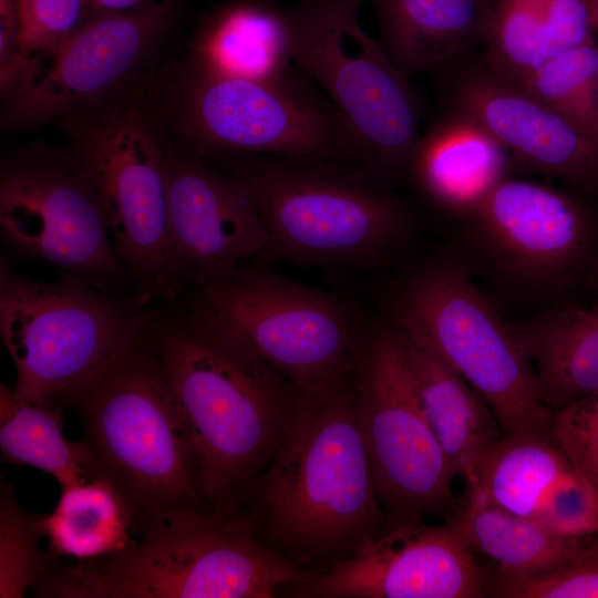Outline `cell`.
Returning a JSON list of instances; mask_svg holds the SVG:
<instances>
[{"mask_svg":"<svg viewBox=\"0 0 598 598\" xmlns=\"http://www.w3.org/2000/svg\"><path fill=\"white\" fill-rule=\"evenodd\" d=\"M151 338L194 447L204 499L236 512L287 437L302 390L186 318L152 320Z\"/></svg>","mask_w":598,"mask_h":598,"instance_id":"2","label":"cell"},{"mask_svg":"<svg viewBox=\"0 0 598 598\" xmlns=\"http://www.w3.org/2000/svg\"><path fill=\"white\" fill-rule=\"evenodd\" d=\"M97 13L125 12L147 7L158 0H92Z\"/></svg>","mask_w":598,"mask_h":598,"instance_id":"36","label":"cell"},{"mask_svg":"<svg viewBox=\"0 0 598 598\" xmlns=\"http://www.w3.org/2000/svg\"><path fill=\"white\" fill-rule=\"evenodd\" d=\"M452 102L524 165L598 190V141L518 85L484 66L455 82Z\"/></svg>","mask_w":598,"mask_h":598,"instance_id":"19","label":"cell"},{"mask_svg":"<svg viewBox=\"0 0 598 598\" xmlns=\"http://www.w3.org/2000/svg\"><path fill=\"white\" fill-rule=\"evenodd\" d=\"M466 487L556 534H598V495L551 430L501 434L482 454Z\"/></svg>","mask_w":598,"mask_h":598,"instance_id":"17","label":"cell"},{"mask_svg":"<svg viewBox=\"0 0 598 598\" xmlns=\"http://www.w3.org/2000/svg\"><path fill=\"white\" fill-rule=\"evenodd\" d=\"M298 69L279 80L214 74L187 61L154 91L163 121L195 156L277 154L359 165L348 124Z\"/></svg>","mask_w":598,"mask_h":598,"instance_id":"7","label":"cell"},{"mask_svg":"<svg viewBox=\"0 0 598 598\" xmlns=\"http://www.w3.org/2000/svg\"><path fill=\"white\" fill-rule=\"evenodd\" d=\"M41 70L22 50L18 0H0V92L4 102L25 89Z\"/></svg>","mask_w":598,"mask_h":598,"instance_id":"35","label":"cell"},{"mask_svg":"<svg viewBox=\"0 0 598 598\" xmlns=\"http://www.w3.org/2000/svg\"><path fill=\"white\" fill-rule=\"evenodd\" d=\"M221 166L248 194L267 230L260 262L358 272L388 264L413 233L409 205L359 165L231 154Z\"/></svg>","mask_w":598,"mask_h":598,"instance_id":"4","label":"cell"},{"mask_svg":"<svg viewBox=\"0 0 598 598\" xmlns=\"http://www.w3.org/2000/svg\"><path fill=\"white\" fill-rule=\"evenodd\" d=\"M464 379L493 411L502 434L550 430L535 370L488 300L456 265L440 261L409 278L394 317Z\"/></svg>","mask_w":598,"mask_h":598,"instance_id":"11","label":"cell"},{"mask_svg":"<svg viewBox=\"0 0 598 598\" xmlns=\"http://www.w3.org/2000/svg\"><path fill=\"white\" fill-rule=\"evenodd\" d=\"M507 167L508 153L495 137L454 111L420 137L408 173L434 204L473 214Z\"/></svg>","mask_w":598,"mask_h":598,"instance_id":"20","label":"cell"},{"mask_svg":"<svg viewBox=\"0 0 598 598\" xmlns=\"http://www.w3.org/2000/svg\"><path fill=\"white\" fill-rule=\"evenodd\" d=\"M185 318L300 390L352 374L372 324L340 295L247 262L195 286Z\"/></svg>","mask_w":598,"mask_h":598,"instance_id":"6","label":"cell"},{"mask_svg":"<svg viewBox=\"0 0 598 598\" xmlns=\"http://www.w3.org/2000/svg\"><path fill=\"white\" fill-rule=\"evenodd\" d=\"M311 576L260 543L241 508L195 506L105 556L73 560L47 549L32 591L47 598H275Z\"/></svg>","mask_w":598,"mask_h":598,"instance_id":"3","label":"cell"},{"mask_svg":"<svg viewBox=\"0 0 598 598\" xmlns=\"http://www.w3.org/2000/svg\"><path fill=\"white\" fill-rule=\"evenodd\" d=\"M51 553L73 560L105 556L128 546L137 530L131 507L107 481L91 480L61 489L50 514L37 515Z\"/></svg>","mask_w":598,"mask_h":598,"instance_id":"26","label":"cell"},{"mask_svg":"<svg viewBox=\"0 0 598 598\" xmlns=\"http://www.w3.org/2000/svg\"><path fill=\"white\" fill-rule=\"evenodd\" d=\"M590 11L592 24L598 28V0H590Z\"/></svg>","mask_w":598,"mask_h":598,"instance_id":"37","label":"cell"},{"mask_svg":"<svg viewBox=\"0 0 598 598\" xmlns=\"http://www.w3.org/2000/svg\"><path fill=\"white\" fill-rule=\"evenodd\" d=\"M74 154L105 209L114 248L138 306L175 299L182 285L168 251L172 147L143 105V91L110 107L61 118Z\"/></svg>","mask_w":598,"mask_h":598,"instance_id":"9","label":"cell"},{"mask_svg":"<svg viewBox=\"0 0 598 598\" xmlns=\"http://www.w3.org/2000/svg\"><path fill=\"white\" fill-rule=\"evenodd\" d=\"M171 10V3L158 0L94 16L25 89L4 102L3 124L17 128L100 111L142 92V76L164 39Z\"/></svg>","mask_w":598,"mask_h":598,"instance_id":"14","label":"cell"},{"mask_svg":"<svg viewBox=\"0 0 598 598\" xmlns=\"http://www.w3.org/2000/svg\"><path fill=\"white\" fill-rule=\"evenodd\" d=\"M63 408L19 396L13 386L0 384L1 460L50 474L61 489L95 480L93 458L83 440L63 434Z\"/></svg>","mask_w":598,"mask_h":598,"instance_id":"27","label":"cell"},{"mask_svg":"<svg viewBox=\"0 0 598 598\" xmlns=\"http://www.w3.org/2000/svg\"><path fill=\"white\" fill-rule=\"evenodd\" d=\"M268 246L264 223L240 184L172 148L168 251L178 282L205 283L248 260H260Z\"/></svg>","mask_w":598,"mask_h":598,"instance_id":"16","label":"cell"},{"mask_svg":"<svg viewBox=\"0 0 598 598\" xmlns=\"http://www.w3.org/2000/svg\"><path fill=\"white\" fill-rule=\"evenodd\" d=\"M486 596L499 598H598V534L564 564L522 579L491 581Z\"/></svg>","mask_w":598,"mask_h":598,"instance_id":"31","label":"cell"},{"mask_svg":"<svg viewBox=\"0 0 598 598\" xmlns=\"http://www.w3.org/2000/svg\"><path fill=\"white\" fill-rule=\"evenodd\" d=\"M518 86L598 141V48L594 43L549 58Z\"/></svg>","mask_w":598,"mask_h":598,"instance_id":"28","label":"cell"},{"mask_svg":"<svg viewBox=\"0 0 598 598\" xmlns=\"http://www.w3.org/2000/svg\"><path fill=\"white\" fill-rule=\"evenodd\" d=\"M550 430L598 495V391L553 411Z\"/></svg>","mask_w":598,"mask_h":598,"instance_id":"33","label":"cell"},{"mask_svg":"<svg viewBox=\"0 0 598 598\" xmlns=\"http://www.w3.org/2000/svg\"><path fill=\"white\" fill-rule=\"evenodd\" d=\"M152 320L114 293L62 271L38 281L0 268V336L16 393L69 408L73 398L151 331Z\"/></svg>","mask_w":598,"mask_h":598,"instance_id":"8","label":"cell"},{"mask_svg":"<svg viewBox=\"0 0 598 598\" xmlns=\"http://www.w3.org/2000/svg\"><path fill=\"white\" fill-rule=\"evenodd\" d=\"M164 1H166V2H168V3H171V4H173V1H174V0H164Z\"/></svg>","mask_w":598,"mask_h":598,"instance_id":"38","label":"cell"},{"mask_svg":"<svg viewBox=\"0 0 598 598\" xmlns=\"http://www.w3.org/2000/svg\"><path fill=\"white\" fill-rule=\"evenodd\" d=\"M240 508L260 543L311 575L352 558L385 530L354 372L302 390L287 437L243 492Z\"/></svg>","mask_w":598,"mask_h":598,"instance_id":"1","label":"cell"},{"mask_svg":"<svg viewBox=\"0 0 598 598\" xmlns=\"http://www.w3.org/2000/svg\"><path fill=\"white\" fill-rule=\"evenodd\" d=\"M472 215L497 262L535 286L563 279L590 241V220L576 200L528 181L505 177Z\"/></svg>","mask_w":598,"mask_h":598,"instance_id":"18","label":"cell"},{"mask_svg":"<svg viewBox=\"0 0 598 598\" xmlns=\"http://www.w3.org/2000/svg\"><path fill=\"white\" fill-rule=\"evenodd\" d=\"M43 537L37 515L18 502L11 483L0 488V598H22L37 584L44 565Z\"/></svg>","mask_w":598,"mask_h":598,"instance_id":"30","label":"cell"},{"mask_svg":"<svg viewBox=\"0 0 598 598\" xmlns=\"http://www.w3.org/2000/svg\"><path fill=\"white\" fill-rule=\"evenodd\" d=\"M509 329L551 411L598 391V300L589 309L554 310Z\"/></svg>","mask_w":598,"mask_h":598,"instance_id":"25","label":"cell"},{"mask_svg":"<svg viewBox=\"0 0 598 598\" xmlns=\"http://www.w3.org/2000/svg\"><path fill=\"white\" fill-rule=\"evenodd\" d=\"M485 66L519 85L549 59L545 28L534 0H497Z\"/></svg>","mask_w":598,"mask_h":598,"instance_id":"29","label":"cell"},{"mask_svg":"<svg viewBox=\"0 0 598 598\" xmlns=\"http://www.w3.org/2000/svg\"><path fill=\"white\" fill-rule=\"evenodd\" d=\"M363 0H303L289 9L295 65L351 130L359 165L378 181L408 173L420 141L419 107L405 75L362 28Z\"/></svg>","mask_w":598,"mask_h":598,"instance_id":"10","label":"cell"},{"mask_svg":"<svg viewBox=\"0 0 598 598\" xmlns=\"http://www.w3.org/2000/svg\"><path fill=\"white\" fill-rule=\"evenodd\" d=\"M393 321L424 415L456 477L466 483L484 451L502 434L498 422L464 379L416 334Z\"/></svg>","mask_w":598,"mask_h":598,"instance_id":"21","label":"cell"},{"mask_svg":"<svg viewBox=\"0 0 598 598\" xmlns=\"http://www.w3.org/2000/svg\"><path fill=\"white\" fill-rule=\"evenodd\" d=\"M224 76L279 80L295 71L289 10L269 0H236L200 24L188 60Z\"/></svg>","mask_w":598,"mask_h":598,"instance_id":"22","label":"cell"},{"mask_svg":"<svg viewBox=\"0 0 598 598\" xmlns=\"http://www.w3.org/2000/svg\"><path fill=\"white\" fill-rule=\"evenodd\" d=\"M18 7L22 50L41 66L97 14L92 0H18Z\"/></svg>","mask_w":598,"mask_h":598,"instance_id":"32","label":"cell"},{"mask_svg":"<svg viewBox=\"0 0 598 598\" xmlns=\"http://www.w3.org/2000/svg\"><path fill=\"white\" fill-rule=\"evenodd\" d=\"M0 230L22 257L49 261L103 291L131 280L101 198L70 148L35 145L3 161Z\"/></svg>","mask_w":598,"mask_h":598,"instance_id":"13","label":"cell"},{"mask_svg":"<svg viewBox=\"0 0 598 598\" xmlns=\"http://www.w3.org/2000/svg\"><path fill=\"white\" fill-rule=\"evenodd\" d=\"M486 576L455 526L385 529L352 558L283 588L293 598H481Z\"/></svg>","mask_w":598,"mask_h":598,"instance_id":"15","label":"cell"},{"mask_svg":"<svg viewBox=\"0 0 598 598\" xmlns=\"http://www.w3.org/2000/svg\"><path fill=\"white\" fill-rule=\"evenodd\" d=\"M540 14L549 58L592 43L590 0H534Z\"/></svg>","mask_w":598,"mask_h":598,"instance_id":"34","label":"cell"},{"mask_svg":"<svg viewBox=\"0 0 598 598\" xmlns=\"http://www.w3.org/2000/svg\"><path fill=\"white\" fill-rule=\"evenodd\" d=\"M380 43L409 78L440 69L476 43L487 41L489 0H373Z\"/></svg>","mask_w":598,"mask_h":598,"instance_id":"23","label":"cell"},{"mask_svg":"<svg viewBox=\"0 0 598 598\" xmlns=\"http://www.w3.org/2000/svg\"><path fill=\"white\" fill-rule=\"evenodd\" d=\"M354 385L385 529L430 516L450 518L460 503L456 475L424 415L392 319L372 322Z\"/></svg>","mask_w":598,"mask_h":598,"instance_id":"12","label":"cell"},{"mask_svg":"<svg viewBox=\"0 0 598 598\" xmlns=\"http://www.w3.org/2000/svg\"><path fill=\"white\" fill-rule=\"evenodd\" d=\"M447 519L475 555L493 563L491 575L485 574L486 585L553 569L578 554L591 536L556 534L535 520L493 505L468 487Z\"/></svg>","mask_w":598,"mask_h":598,"instance_id":"24","label":"cell"},{"mask_svg":"<svg viewBox=\"0 0 598 598\" xmlns=\"http://www.w3.org/2000/svg\"><path fill=\"white\" fill-rule=\"evenodd\" d=\"M152 328V327H151ZM95 478L131 507L137 536L176 513L208 506L194 447L151 331L71 401Z\"/></svg>","mask_w":598,"mask_h":598,"instance_id":"5","label":"cell"}]
</instances>
